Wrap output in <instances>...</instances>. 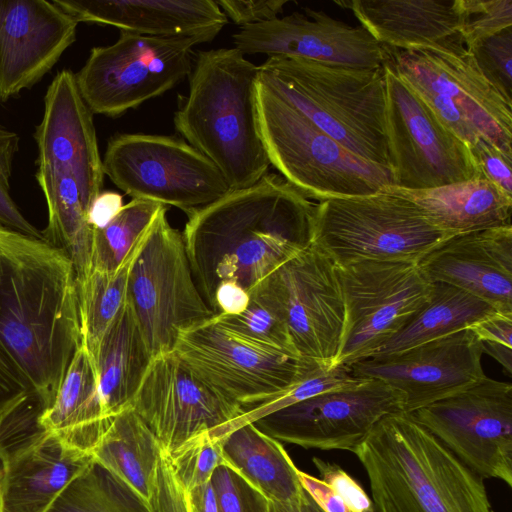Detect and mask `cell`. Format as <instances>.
Listing matches in <instances>:
<instances>
[{"label":"cell","mask_w":512,"mask_h":512,"mask_svg":"<svg viewBox=\"0 0 512 512\" xmlns=\"http://www.w3.org/2000/svg\"><path fill=\"white\" fill-rule=\"evenodd\" d=\"M417 264L430 283L455 286L512 315V225L453 235Z\"/></svg>","instance_id":"cb8c5ba5"},{"label":"cell","mask_w":512,"mask_h":512,"mask_svg":"<svg viewBox=\"0 0 512 512\" xmlns=\"http://www.w3.org/2000/svg\"><path fill=\"white\" fill-rule=\"evenodd\" d=\"M299 481L304 490L324 512H353L324 481L298 470Z\"/></svg>","instance_id":"681fc988"},{"label":"cell","mask_w":512,"mask_h":512,"mask_svg":"<svg viewBox=\"0 0 512 512\" xmlns=\"http://www.w3.org/2000/svg\"><path fill=\"white\" fill-rule=\"evenodd\" d=\"M346 333L337 365L374 355L427 303L432 290L417 263L364 261L338 268Z\"/></svg>","instance_id":"e0dca14e"},{"label":"cell","mask_w":512,"mask_h":512,"mask_svg":"<svg viewBox=\"0 0 512 512\" xmlns=\"http://www.w3.org/2000/svg\"><path fill=\"white\" fill-rule=\"evenodd\" d=\"M316 204L281 175L231 190L190 212L182 232L191 270L214 312L217 287L234 282L248 293L312 244Z\"/></svg>","instance_id":"7a4b0ae2"},{"label":"cell","mask_w":512,"mask_h":512,"mask_svg":"<svg viewBox=\"0 0 512 512\" xmlns=\"http://www.w3.org/2000/svg\"><path fill=\"white\" fill-rule=\"evenodd\" d=\"M469 469L512 486V385L485 376L410 413Z\"/></svg>","instance_id":"2e32d148"},{"label":"cell","mask_w":512,"mask_h":512,"mask_svg":"<svg viewBox=\"0 0 512 512\" xmlns=\"http://www.w3.org/2000/svg\"><path fill=\"white\" fill-rule=\"evenodd\" d=\"M104 175L132 199L149 200L189 214L231 191L219 169L182 139L124 133L112 137Z\"/></svg>","instance_id":"7c38bea8"},{"label":"cell","mask_w":512,"mask_h":512,"mask_svg":"<svg viewBox=\"0 0 512 512\" xmlns=\"http://www.w3.org/2000/svg\"><path fill=\"white\" fill-rule=\"evenodd\" d=\"M204 37H154L120 31L111 45L93 47L75 74L93 114L117 117L171 90L192 70Z\"/></svg>","instance_id":"8fae6325"},{"label":"cell","mask_w":512,"mask_h":512,"mask_svg":"<svg viewBox=\"0 0 512 512\" xmlns=\"http://www.w3.org/2000/svg\"><path fill=\"white\" fill-rule=\"evenodd\" d=\"M168 455L176 476L189 490L210 482L224 462L222 442L209 431L192 436Z\"/></svg>","instance_id":"f35d334b"},{"label":"cell","mask_w":512,"mask_h":512,"mask_svg":"<svg viewBox=\"0 0 512 512\" xmlns=\"http://www.w3.org/2000/svg\"><path fill=\"white\" fill-rule=\"evenodd\" d=\"M249 302L250 295L244 288L231 281L223 282L215 291L214 314H239L247 308Z\"/></svg>","instance_id":"816d5d0a"},{"label":"cell","mask_w":512,"mask_h":512,"mask_svg":"<svg viewBox=\"0 0 512 512\" xmlns=\"http://www.w3.org/2000/svg\"><path fill=\"white\" fill-rule=\"evenodd\" d=\"M239 27L233 34L235 48L246 54L303 58L352 68H381L386 46L361 25L351 26L319 10Z\"/></svg>","instance_id":"44dd1931"},{"label":"cell","mask_w":512,"mask_h":512,"mask_svg":"<svg viewBox=\"0 0 512 512\" xmlns=\"http://www.w3.org/2000/svg\"><path fill=\"white\" fill-rule=\"evenodd\" d=\"M77 24L53 1L0 0V101L38 83L74 43Z\"/></svg>","instance_id":"603a6c76"},{"label":"cell","mask_w":512,"mask_h":512,"mask_svg":"<svg viewBox=\"0 0 512 512\" xmlns=\"http://www.w3.org/2000/svg\"><path fill=\"white\" fill-rule=\"evenodd\" d=\"M458 27L471 51L482 40L512 27V0H457Z\"/></svg>","instance_id":"ab89813d"},{"label":"cell","mask_w":512,"mask_h":512,"mask_svg":"<svg viewBox=\"0 0 512 512\" xmlns=\"http://www.w3.org/2000/svg\"><path fill=\"white\" fill-rule=\"evenodd\" d=\"M403 412L402 396L369 378L265 415L253 424L271 438L305 449L353 452L386 415Z\"/></svg>","instance_id":"ac0fdd59"},{"label":"cell","mask_w":512,"mask_h":512,"mask_svg":"<svg viewBox=\"0 0 512 512\" xmlns=\"http://www.w3.org/2000/svg\"><path fill=\"white\" fill-rule=\"evenodd\" d=\"M218 6L239 27L270 21L283 12L287 0H216Z\"/></svg>","instance_id":"bcb514c9"},{"label":"cell","mask_w":512,"mask_h":512,"mask_svg":"<svg viewBox=\"0 0 512 512\" xmlns=\"http://www.w3.org/2000/svg\"><path fill=\"white\" fill-rule=\"evenodd\" d=\"M2 478H3V462L0 457V512H2Z\"/></svg>","instance_id":"9f6ffc18"},{"label":"cell","mask_w":512,"mask_h":512,"mask_svg":"<svg viewBox=\"0 0 512 512\" xmlns=\"http://www.w3.org/2000/svg\"><path fill=\"white\" fill-rule=\"evenodd\" d=\"M359 379L352 376L348 368L343 365L333 368L319 367L287 389L245 410L241 416L233 421L211 430L210 434L214 438L221 439L244 424L253 423L265 415L315 395L351 385Z\"/></svg>","instance_id":"8d00e7d4"},{"label":"cell","mask_w":512,"mask_h":512,"mask_svg":"<svg viewBox=\"0 0 512 512\" xmlns=\"http://www.w3.org/2000/svg\"><path fill=\"white\" fill-rule=\"evenodd\" d=\"M152 358L126 302L104 335L93 362L106 418L129 407Z\"/></svg>","instance_id":"4dcf8cb0"},{"label":"cell","mask_w":512,"mask_h":512,"mask_svg":"<svg viewBox=\"0 0 512 512\" xmlns=\"http://www.w3.org/2000/svg\"><path fill=\"white\" fill-rule=\"evenodd\" d=\"M18 143L19 136L0 124V225L44 240L42 232L23 216L10 195V178Z\"/></svg>","instance_id":"b9f144b4"},{"label":"cell","mask_w":512,"mask_h":512,"mask_svg":"<svg viewBox=\"0 0 512 512\" xmlns=\"http://www.w3.org/2000/svg\"><path fill=\"white\" fill-rule=\"evenodd\" d=\"M258 73L235 47L199 51L188 95L174 115L177 132L219 169L231 190L255 184L271 165L258 121Z\"/></svg>","instance_id":"277c9868"},{"label":"cell","mask_w":512,"mask_h":512,"mask_svg":"<svg viewBox=\"0 0 512 512\" xmlns=\"http://www.w3.org/2000/svg\"><path fill=\"white\" fill-rule=\"evenodd\" d=\"M496 312L488 303L460 288L442 282L432 283L427 303L374 355L399 352L470 328Z\"/></svg>","instance_id":"d6a6232c"},{"label":"cell","mask_w":512,"mask_h":512,"mask_svg":"<svg viewBox=\"0 0 512 512\" xmlns=\"http://www.w3.org/2000/svg\"><path fill=\"white\" fill-rule=\"evenodd\" d=\"M256 103L270 164L306 198L370 195L393 184L390 169L349 152L259 78Z\"/></svg>","instance_id":"52a82bcc"},{"label":"cell","mask_w":512,"mask_h":512,"mask_svg":"<svg viewBox=\"0 0 512 512\" xmlns=\"http://www.w3.org/2000/svg\"><path fill=\"white\" fill-rule=\"evenodd\" d=\"M260 497V512H324L304 490L294 501L276 502Z\"/></svg>","instance_id":"db71d44e"},{"label":"cell","mask_w":512,"mask_h":512,"mask_svg":"<svg viewBox=\"0 0 512 512\" xmlns=\"http://www.w3.org/2000/svg\"><path fill=\"white\" fill-rule=\"evenodd\" d=\"M219 512H248L247 485L227 466L220 465L211 477ZM252 495V490H251Z\"/></svg>","instance_id":"7dc6e473"},{"label":"cell","mask_w":512,"mask_h":512,"mask_svg":"<svg viewBox=\"0 0 512 512\" xmlns=\"http://www.w3.org/2000/svg\"><path fill=\"white\" fill-rule=\"evenodd\" d=\"M129 408L168 454L192 436L244 413L239 404L204 382L174 351L151 359Z\"/></svg>","instance_id":"d6986e66"},{"label":"cell","mask_w":512,"mask_h":512,"mask_svg":"<svg viewBox=\"0 0 512 512\" xmlns=\"http://www.w3.org/2000/svg\"><path fill=\"white\" fill-rule=\"evenodd\" d=\"M258 78L345 149L390 169L384 68H352L268 57Z\"/></svg>","instance_id":"5b68a950"},{"label":"cell","mask_w":512,"mask_h":512,"mask_svg":"<svg viewBox=\"0 0 512 512\" xmlns=\"http://www.w3.org/2000/svg\"><path fill=\"white\" fill-rule=\"evenodd\" d=\"M123 198L113 191L101 192L92 202L88 221L93 229L105 227L122 209Z\"/></svg>","instance_id":"f5cc1de1"},{"label":"cell","mask_w":512,"mask_h":512,"mask_svg":"<svg viewBox=\"0 0 512 512\" xmlns=\"http://www.w3.org/2000/svg\"><path fill=\"white\" fill-rule=\"evenodd\" d=\"M147 231L117 269L111 272L91 270L77 284L80 344L86 349L92 362L104 335L127 302L129 273Z\"/></svg>","instance_id":"836d02e7"},{"label":"cell","mask_w":512,"mask_h":512,"mask_svg":"<svg viewBox=\"0 0 512 512\" xmlns=\"http://www.w3.org/2000/svg\"><path fill=\"white\" fill-rule=\"evenodd\" d=\"M77 23L154 37L214 39L228 19L216 0H54Z\"/></svg>","instance_id":"d4e9b609"},{"label":"cell","mask_w":512,"mask_h":512,"mask_svg":"<svg viewBox=\"0 0 512 512\" xmlns=\"http://www.w3.org/2000/svg\"><path fill=\"white\" fill-rule=\"evenodd\" d=\"M40 401L28 396L0 420L2 512H49L93 462L39 422Z\"/></svg>","instance_id":"9a60e30c"},{"label":"cell","mask_w":512,"mask_h":512,"mask_svg":"<svg viewBox=\"0 0 512 512\" xmlns=\"http://www.w3.org/2000/svg\"><path fill=\"white\" fill-rule=\"evenodd\" d=\"M173 351L204 382L244 411L324 367L248 340L219 324L214 316L182 330Z\"/></svg>","instance_id":"4fadbf2b"},{"label":"cell","mask_w":512,"mask_h":512,"mask_svg":"<svg viewBox=\"0 0 512 512\" xmlns=\"http://www.w3.org/2000/svg\"><path fill=\"white\" fill-rule=\"evenodd\" d=\"M410 200L384 187L373 194L316 204L312 244L338 268L364 261L418 263L453 236Z\"/></svg>","instance_id":"ba28073f"},{"label":"cell","mask_w":512,"mask_h":512,"mask_svg":"<svg viewBox=\"0 0 512 512\" xmlns=\"http://www.w3.org/2000/svg\"><path fill=\"white\" fill-rule=\"evenodd\" d=\"M190 497L194 512H219L211 481L191 489Z\"/></svg>","instance_id":"11a10c76"},{"label":"cell","mask_w":512,"mask_h":512,"mask_svg":"<svg viewBox=\"0 0 512 512\" xmlns=\"http://www.w3.org/2000/svg\"><path fill=\"white\" fill-rule=\"evenodd\" d=\"M386 49L385 63L468 147L482 137L512 155V104L483 75L458 33L431 45Z\"/></svg>","instance_id":"8992f818"},{"label":"cell","mask_w":512,"mask_h":512,"mask_svg":"<svg viewBox=\"0 0 512 512\" xmlns=\"http://www.w3.org/2000/svg\"><path fill=\"white\" fill-rule=\"evenodd\" d=\"M164 207L153 201L132 199L105 227L93 229L91 270L117 269Z\"/></svg>","instance_id":"e575fe53"},{"label":"cell","mask_w":512,"mask_h":512,"mask_svg":"<svg viewBox=\"0 0 512 512\" xmlns=\"http://www.w3.org/2000/svg\"><path fill=\"white\" fill-rule=\"evenodd\" d=\"M164 207L150 225L128 281L130 305L152 357L174 350L179 333L215 314L196 285L183 235Z\"/></svg>","instance_id":"30bf717a"},{"label":"cell","mask_w":512,"mask_h":512,"mask_svg":"<svg viewBox=\"0 0 512 512\" xmlns=\"http://www.w3.org/2000/svg\"><path fill=\"white\" fill-rule=\"evenodd\" d=\"M214 319L248 340L300 357L285 324L271 310L251 298L243 312L214 315Z\"/></svg>","instance_id":"74e56055"},{"label":"cell","mask_w":512,"mask_h":512,"mask_svg":"<svg viewBox=\"0 0 512 512\" xmlns=\"http://www.w3.org/2000/svg\"><path fill=\"white\" fill-rule=\"evenodd\" d=\"M249 295L285 324L301 358L338 366L346 333L345 298L338 267L320 249L311 244Z\"/></svg>","instance_id":"9c48e42d"},{"label":"cell","mask_w":512,"mask_h":512,"mask_svg":"<svg viewBox=\"0 0 512 512\" xmlns=\"http://www.w3.org/2000/svg\"><path fill=\"white\" fill-rule=\"evenodd\" d=\"M49 512H148L104 468L93 462L61 494Z\"/></svg>","instance_id":"d590c367"},{"label":"cell","mask_w":512,"mask_h":512,"mask_svg":"<svg viewBox=\"0 0 512 512\" xmlns=\"http://www.w3.org/2000/svg\"><path fill=\"white\" fill-rule=\"evenodd\" d=\"M321 480L345 502L353 512H374L371 498L360 484L335 463L313 457Z\"/></svg>","instance_id":"ee69618b"},{"label":"cell","mask_w":512,"mask_h":512,"mask_svg":"<svg viewBox=\"0 0 512 512\" xmlns=\"http://www.w3.org/2000/svg\"><path fill=\"white\" fill-rule=\"evenodd\" d=\"M80 343L71 260L43 239L0 225V357L43 410Z\"/></svg>","instance_id":"6da1fadb"},{"label":"cell","mask_w":512,"mask_h":512,"mask_svg":"<svg viewBox=\"0 0 512 512\" xmlns=\"http://www.w3.org/2000/svg\"><path fill=\"white\" fill-rule=\"evenodd\" d=\"M469 149L481 176L512 196V155L502 152L482 137Z\"/></svg>","instance_id":"f6af8a7d"},{"label":"cell","mask_w":512,"mask_h":512,"mask_svg":"<svg viewBox=\"0 0 512 512\" xmlns=\"http://www.w3.org/2000/svg\"><path fill=\"white\" fill-rule=\"evenodd\" d=\"M470 52L487 80L512 104V27L482 40Z\"/></svg>","instance_id":"60d3db41"},{"label":"cell","mask_w":512,"mask_h":512,"mask_svg":"<svg viewBox=\"0 0 512 512\" xmlns=\"http://www.w3.org/2000/svg\"><path fill=\"white\" fill-rule=\"evenodd\" d=\"M353 453L374 512H494L484 479L410 413L383 417Z\"/></svg>","instance_id":"3957f363"},{"label":"cell","mask_w":512,"mask_h":512,"mask_svg":"<svg viewBox=\"0 0 512 512\" xmlns=\"http://www.w3.org/2000/svg\"><path fill=\"white\" fill-rule=\"evenodd\" d=\"M484 348L512 349V315L496 312L470 327Z\"/></svg>","instance_id":"c3c4849f"},{"label":"cell","mask_w":512,"mask_h":512,"mask_svg":"<svg viewBox=\"0 0 512 512\" xmlns=\"http://www.w3.org/2000/svg\"><path fill=\"white\" fill-rule=\"evenodd\" d=\"M148 512H194L190 490L176 476L168 453L162 449Z\"/></svg>","instance_id":"7bdbcfd3"},{"label":"cell","mask_w":512,"mask_h":512,"mask_svg":"<svg viewBox=\"0 0 512 512\" xmlns=\"http://www.w3.org/2000/svg\"><path fill=\"white\" fill-rule=\"evenodd\" d=\"M223 465L265 500L289 502L304 492L298 468L281 442L244 424L221 439Z\"/></svg>","instance_id":"f1b7e54d"},{"label":"cell","mask_w":512,"mask_h":512,"mask_svg":"<svg viewBox=\"0 0 512 512\" xmlns=\"http://www.w3.org/2000/svg\"><path fill=\"white\" fill-rule=\"evenodd\" d=\"M37 171L73 175L90 204L102 192L104 172L93 113L83 100L76 76L61 70L44 98V113L36 126Z\"/></svg>","instance_id":"7402d4cb"},{"label":"cell","mask_w":512,"mask_h":512,"mask_svg":"<svg viewBox=\"0 0 512 512\" xmlns=\"http://www.w3.org/2000/svg\"><path fill=\"white\" fill-rule=\"evenodd\" d=\"M384 188L413 202L431 223L454 235L511 225L512 196L482 177L430 189Z\"/></svg>","instance_id":"4316f807"},{"label":"cell","mask_w":512,"mask_h":512,"mask_svg":"<svg viewBox=\"0 0 512 512\" xmlns=\"http://www.w3.org/2000/svg\"><path fill=\"white\" fill-rule=\"evenodd\" d=\"M482 343L466 328L408 349L374 355L348 367L352 376L376 379L396 390L412 413L458 393L486 375Z\"/></svg>","instance_id":"ffe728a7"},{"label":"cell","mask_w":512,"mask_h":512,"mask_svg":"<svg viewBox=\"0 0 512 512\" xmlns=\"http://www.w3.org/2000/svg\"><path fill=\"white\" fill-rule=\"evenodd\" d=\"M380 44L406 50L458 33L457 0L335 1Z\"/></svg>","instance_id":"484cf974"},{"label":"cell","mask_w":512,"mask_h":512,"mask_svg":"<svg viewBox=\"0 0 512 512\" xmlns=\"http://www.w3.org/2000/svg\"><path fill=\"white\" fill-rule=\"evenodd\" d=\"M383 68L392 186L421 190L481 178L469 147L388 64Z\"/></svg>","instance_id":"5bb4252c"},{"label":"cell","mask_w":512,"mask_h":512,"mask_svg":"<svg viewBox=\"0 0 512 512\" xmlns=\"http://www.w3.org/2000/svg\"><path fill=\"white\" fill-rule=\"evenodd\" d=\"M35 177L48 209V224L42 231L44 241L68 256L78 284L91 271L93 228L88 221L90 204L70 173L37 171Z\"/></svg>","instance_id":"1f68e13d"},{"label":"cell","mask_w":512,"mask_h":512,"mask_svg":"<svg viewBox=\"0 0 512 512\" xmlns=\"http://www.w3.org/2000/svg\"><path fill=\"white\" fill-rule=\"evenodd\" d=\"M109 420L103 413L94 364L80 344L39 422L66 445L91 454Z\"/></svg>","instance_id":"83f0119b"},{"label":"cell","mask_w":512,"mask_h":512,"mask_svg":"<svg viewBox=\"0 0 512 512\" xmlns=\"http://www.w3.org/2000/svg\"><path fill=\"white\" fill-rule=\"evenodd\" d=\"M28 396V389L0 357V420Z\"/></svg>","instance_id":"f907efd6"},{"label":"cell","mask_w":512,"mask_h":512,"mask_svg":"<svg viewBox=\"0 0 512 512\" xmlns=\"http://www.w3.org/2000/svg\"><path fill=\"white\" fill-rule=\"evenodd\" d=\"M160 452L154 434L128 407L110 418L91 454L148 511Z\"/></svg>","instance_id":"f546056e"}]
</instances>
